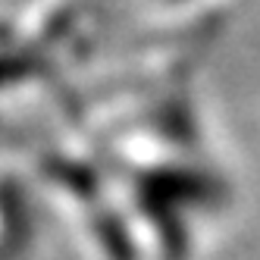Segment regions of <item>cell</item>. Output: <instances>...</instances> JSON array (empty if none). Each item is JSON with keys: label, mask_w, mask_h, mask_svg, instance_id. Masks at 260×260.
<instances>
[{"label": "cell", "mask_w": 260, "mask_h": 260, "mask_svg": "<svg viewBox=\"0 0 260 260\" xmlns=\"http://www.w3.org/2000/svg\"><path fill=\"white\" fill-rule=\"evenodd\" d=\"M98 238L107 251L110 260H135V241H132V232L125 229V222L119 216H101L98 219Z\"/></svg>", "instance_id": "2"}, {"label": "cell", "mask_w": 260, "mask_h": 260, "mask_svg": "<svg viewBox=\"0 0 260 260\" xmlns=\"http://www.w3.org/2000/svg\"><path fill=\"white\" fill-rule=\"evenodd\" d=\"M219 201L222 182L204 170L160 166L138 179V207H166L182 213L188 207H213Z\"/></svg>", "instance_id": "1"}, {"label": "cell", "mask_w": 260, "mask_h": 260, "mask_svg": "<svg viewBox=\"0 0 260 260\" xmlns=\"http://www.w3.org/2000/svg\"><path fill=\"white\" fill-rule=\"evenodd\" d=\"M25 76H28V63H22L19 57H4V60H0V85L19 82Z\"/></svg>", "instance_id": "3"}]
</instances>
